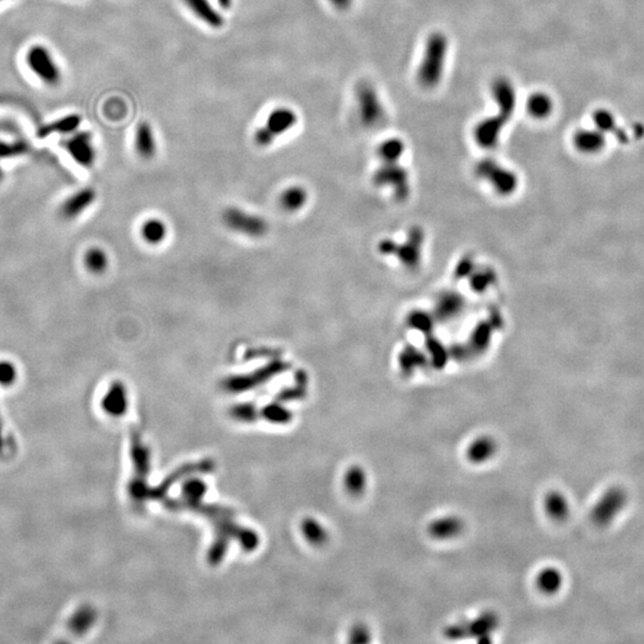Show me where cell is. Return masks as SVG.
I'll list each match as a JSON object with an SVG mask.
<instances>
[{
	"label": "cell",
	"mask_w": 644,
	"mask_h": 644,
	"mask_svg": "<svg viewBox=\"0 0 644 644\" xmlns=\"http://www.w3.org/2000/svg\"><path fill=\"white\" fill-rule=\"evenodd\" d=\"M449 39L444 32H432L425 42L424 54L418 67V83L424 89H434L444 77L448 59Z\"/></svg>",
	"instance_id": "1"
},
{
	"label": "cell",
	"mask_w": 644,
	"mask_h": 644,
	"mask_svg": "<svg viewBox=\"0 0 644 644\" xmlns=\"http://www.w3.org/2000/svg\"><path fill=\"white\" fill-rule=\"evenodd\" d=\"M25 63L36 78L47 86L59 85L63 72L51 51L44 44H34L25 53Z\"/></svg>",
	"instance_id": "2"
},
{
	"label": "cell",
	"mask_w": 644,
	"mask_h": 644,
	"mask_svg": "<svg viewBox=\"0 0 644 644\" xmlns=\"http://www.w3.org/2000/svg\"><path fill=\"white\" fill-rule=\"evenodd\" d=\"M299 122L297 114L291 108L278 106L267 115L264 126L259 127L255 133V142L259 147L272 145L276 139L290 131Z\"/></svg>",
	"instance_id": "3"
},
{
	"label": "cell",
	"mask_w": 644,
	"mask_h": 644,
	"mask_svg": "<svg viewBox=\"0 0 644 644\" xmlns=\"http://www.w3.org/2000/svg\"><path fill=\"white\" fill-rule=\"evenodd\" d=\"M358 116L363 126L375 128L385 120V108L373 84L361 83L356 90Z\"/></svg>",
	"instance_id": "4"
},
{
	"label": "cell",
	"mask_w": 644,
	"mask_h": 644,
	"mask_svg": "<svg viewBox=\"0 0 644 644\" xmlns=\"http://www.w3.org/2000/svg\"><path fill=\"white\" fill-rule=\"evenodd\" d=\"M289 369V364L281 359L269 363L266 366L246 375H238L232 378H226L224 381V388L231 393H240L246 392L250 389L256 388L258 385H263L265 382L275 378L276 375L283 373Z\"/></svg>",
	"instance_id": "5"
},
{
	"label": "cell",
	"mask_w": 644,
	"mask_h": 644,
	"mask_svg": "<svg viewBox=\"0 0 644 644\" xmlns=\"http://www.w3.org/2000/svg\"><path fill=\"white\" fill-rule=\"evenodd\" d=\"M224 222L233 232L250 238H262L269 231V224L263 217L244 212L239 208H228L224 212Z\"/></svg>",
	"instance_id": "6"
},
{
	"label": "cell",
	"mask_w": 644,
	"mask_h": 644,
	"mask_svg": "<svg viewBox=\"0 0 644 644\" xmlns=\"http://www.w3.org/2000/svg\"><path fill=\"white\" fill-rule=\"evenodd\" d=\"M476 174L489 181L500 193H510L517 188V176L510 169L491 159L479 161L476 166Z\"/></svg>",
	"instance_id": "7"
},
{
	"label": "cell",
	"mask_w": 644,
	"mask_h": 644,
	"mask_svg": "<svg viewBox=\"0 0 644 644\" xmlns=\"http://www.w3.org/2000/svg\"><path fill=\"white\" fill-rule=\"evenodd\" d=\"M63 148L72 160L84 169L95 165L97 150L94 143V136L90 131H77L71 138L63 142Z\"/></svg>",
	"instance_id": "8"
},
{
	"label": "cell",
	"mask_w": 644,
	"mask_h": 644,
	"mask_svg": "<svg viewBox=\"0 0 644 644\" xmlns=\"http://www.w3.org/2000/svg\"><path fill=\"white\" fill-rule=\"evenodd\" d=\"M626 494L621 488L613 487L601 496L592 510V520L604 527L616 518L626 505Z\"/></svg>",
	"instance_id": "9"
},
{
	"label": "cell",
	"mask_w": 644,
	"mask_h": 644,
	"mask_svg": "<svg viewBox=\"0 0 644 644\" xmlns=\"http://www.w3.org/2000/svg\"><path fill=\"white\" fill-rule=\"evenodd\" d=\"M498 626V617L494 613L487 612L479 616L474 622H464L452 625L445 631L450 638H461L463 636H489V633Z\"/></svg>",
	"instance_id": "10"
},
{
	"label": "cell",
	"mask_w": 644,
	"mask_h": 644,
	"mask_svg": "<svg viewBox=\"0 0 644 644\" xmlns=\"http://www.w3.org/2000/svg\"><path fill=\"white\" fill-rule=\"evenodd\" d=\"M491 97L498 106V115L508 122L517 106V91L515 85L510 79L505 77L495 79L491 85Z\"/></svg>",
	"instance_id": "11"
},
{
	"label": "cell",
	"mask_w": 644,
	"mask_h": 644,
	"mask_svg": "<svg viewBox=\"0 0 644 644\" xmlns=\"http://www.w3.org/2000/svg\"><path fill=\"white\" fill-rule=\"evenodd\" d=\"M507 121L499 115H493L481 120L474 128V139L481 147L486 150L494 148L499 143L500 136Z\"/></svg>",
	"instance_id": "12"
},
{
	"label": "cell",
	"mask_w": 644,
	"mask_h": 644,
	"mask_svg": "<svg viewBox=\"0 0 644 644\" xmlns=\"http://www.w3.org/2000/svg\"><path fill=\"white\" fill-rule=\"evenodd\" d=\"M573 145L575 150L586 155L600 153L605 148L606 134L595 127L581 128L574 133Z\"/></svg>",
	"instance_id": "13"
},
{
	"label": "cell",
	"mask_w": 644,
	"mask_h": 644,
	"mask_svg": "<svg viewBox=\"0 0 644 644\" xmlns=\"http://www.w3.org/2000/svg\"><path fill=\"white\" fill-rule=\"evenodd\" d=\"M96 198H97V195H96L95 190L91 188L79 190L63 200L61 209H60L61 215L67 220H73L75 217H80L86 209L90 208Z\"/></svg>",
	"instance_id": "14"
},
{
	"label": "cell",
	"mask_w": 644,
	"mask_h": 644,
	"mask_svg": "<svg viewBox=\"0 0 644 644\" xmlns=\"http://www.w3.org/2000/svg\"><path fill=\"white\" fill-rule=\"evenodd\" d=\"M185 6L193 12V16L212 29H220L224 25V18L210 0H183Z\"/></svg>",
	"instance_id": "15"
},
{
	"label": "cell",
	"mask_w": 644,
	"mask_h": 644,
	"mask_svg": "<svg viewBox=\"0 0 644 644\" xmlns=\"http://www.w3.org/2000/svg\"><path fill=\"white\" fill-rule=\"evenodd\" d=\"M375 181L380 185H392L397 193H405L408 190V174L402 166L395 164H385L375 174Z\"/></svg>",
	"instance_id": "16"
},
{
	"label": "cell",
	"mask_w": 644,
	"mask_h": 644,
	"mask_svg": "<svg viewBox=\"0 0 644 644\" xmlns=\"http://www.w3.org/2000/svg\"><path fill=\"white\" fill-rule=\"evenodd\" d=\"M464 529V522L462 519L455 515H445L433 520L428 525V534L432 539H455L456 536L462 534Z\"/></svg>",
	"instance_id": "17"
},
{
	"label": "cell",
	"mask_w": 644,
	"mask_h": 644,
	"mask_svg": "<svg viewBox=\"0 0 644 644\" xmlns=\"http://www.w3.org/2000/svg\"><path fill=\"white\" fill-rule=\"evenodd\" d=\"M127 397L126 387L121 382H114L103 397V409L112 417H120L123 412H126L128 405Z\"/></svg>",
	"instance_id": "18"
},
{
	"label": "cell",
	"mask_w": 644,
	"mask_h": 644,
	"mask_svg": "<svg viewBox=\"0 0 644 644\" xmlns=\"http://www.w3.org/2000/svg\"><path fill=\"white\" fill-rule=\"evenodd\" d=\"M135 150L140 157L145 160L153 159L157 154V140L154 130L150 123L143 122L139 124L135 133Z\"/></svg>",
	"instance_id": "19"
},
{
	"label": "cell",
	"mask_w": 644,
	"mask_h": 644,
	"mask_svg": "<svg viewBox=\"0 0 644 644\" xmlns=\"http://www.w3.org/2000/svg\"><path fill=\"white\" fill-rule=\"evenodd\" d=\"M555 102L551 96L543 91L531 94L527 98V109L531 117L534 120H546L554 112Z\"/></svg>",
	"instance_id": "20"
},
{
	"label": "cell",
	"mask_w": 644,
	"mask_h": 644,
	"mask_svg": "<svg viewBox=\"0 0 644 644\" xmlns=\"http://www.w3.org/2000/svg\"><path fill=\"white\" fill-rule=\"evenodd\" d=\"M82 124V117L77 114H70L58 118L53 122L48 123L46 126L41 127L37 135L39 138H47L53 134H72L78 131L79 127Z\"/></svg>",
	"instance_id": "21"
},
{
	"label": "cell",
	"mask_w": 644,
	"mask_h": 644,
	"mask_svg": "<svg viewBox=\"0 0 644 644\" xmlns=\"http://www.w3.org/2000/svg\"><path fill=\"white\" fill-rule=\"evenodd\" d=\"M498 445L491 437H479L469 445L467 456L474 463H483L495 455Z\"/></svg>",
	"instance_id": "22"
},
{
	"label": "cell",
	"mask_w": 644,
	"mask_h": 644,
	"mask_svg": "<svg viewBox=\"0 0 644 644\" xmlns=\"http://www.w3.org/2000/svg\"><path fill=\"white\" fill-rule=\"evenodd\" d=\"M308 193L300 185H294L284 190L279 197V205L285 212H299L306 205Z\"/></svg>",
	"instance_id": "23"
},
{
	"label": "cell",
	"mask_w": 644,
	"mask_h": 644,
	"mask_svg": "<svg viewBox=\"0 0 644 644\" xmlns=\"http://www.w3.org/2000/svg\"><path fill=\"white\" fill-rule=\"evenodd\" d=\"M84 266L92 275H102L109 267V257L101 247H91L85 252Z\"/></svg>",
	"instance_id": "24"
},
{
	"label": "cell",
	"mask_w": 644,
	"mask_h": 644,
	"mask_svg": "<svg viewBox=\"0 0 644 644\" xmlns=\"http://www.w3.org/2000/svg\"><path fill=\"white\" fill-rule=\"evenodd\" d=\"M140 234L147 244L159 245L167 236V227L164 221L159 219H148L142 224Z\"/></svg>",
	"instance_id": "25"
},
{
	"label": "cell",
	"mask_w": 644,
	"mask_h": 644,
	"mask_svg": "<svg viewBox=\"0 0 644 644\" xmlns=\"http://www.w3.org/2000/svg\"><path fill=\"white\" fill-rule=\"evenodd\" d=\"M544 507L546 513L555 520H563L569 515L568 500L560 491H551L546 495Z\"/></svg>",
	"instance_id": "26"
},
{
	"label": "cell",
	"mask_w": 644,
	"mask_h": 644,
	"mask_svg": "<svg viewBox=\"0 0 644 644\" xmlns=\"http://www.w3.org/2000/svg\"><path fill=\"white\" fill-rule=\"evenodd\" d=\"M536 584H537L539 591H542L543 593L554 594L561 588L562 584H563V578H562V574L560 570L553 568V567H548L546 569L539 572L537 579H536Z\"/></svg>",
	"instance_id": "27"
},
{
	"label": "cell",
	"mask_w": 644,
	"mask_h": 644,
	"mask_svg": "<svg viewBox=\"0 0 644 644\" xmlns=\"http://www.w3.org/2000/svg\"><path fill=\"white\" fill-rule=\"evenodd\" d=\"M405 142L399 138L387 139L378 147V157L385 164L399 162L401 157L405 154Z\"/></svg>",
	"instance_id": "28"
},
{
	"label": "cell",
	"mask_w": 644,
	"mask_h": 644,
	"mask_svg": "<svg viewBox=\"0 0 644 644\" xmlns=\"http://www.w3.org/2000/svg\"><path fill=\"white\" fill-rule=\"evenodd\" d=\"M592 121H593V127H595L597 129L601 130L603 133H610V131H612L616 128V116H614L612 111L606 109V108H600V109L593 111Z\"/></svg>",
	"instance_id": "29"
},
{
	"label": "cell",
	"mask_w": 644,
	"mask_h": 644,
	"mask_svg": "<svg viewBox=\"0 0 644 644\" xmlns=\"http://www.w3.org/2000/svg\"><path fill=\"white\" fill-rule=\"evenodd\" d=\"M345 484L347 491H350L351 494H361L366 487V472L361 468H351L346 475Z\"/></svg>",
	"instance_id": "30"
},
{
	"label": "cell",
	"mask_w": 644,
	"mask_h": 644,
	"mask_svg": "<svg viewBox=\"0 0 644 644\" xmlns=\"http://www.w3.org/2000/svg\"><path fill=\"white\" fill-rule=\"evenodd\" d=\"M17 380L16 366L11 361H0V385H11Z\"/></svg>",
	"instance_id": "31"
},
{
	"label": "cell",
	"mask_w": 644,
	"mask_h": 644,
	"mask_svg": "<svg viewBox=\"0 0 644 644\" xmlns=\"http://www.w3.org/2000/svg\"><path fill=\"white\" fill-rule=\"evenodd\" d=\"M25 150H27V145L24 142H15V143L0 142V157H16L18 154H23Z\"/></svg>",
	"instance_id": "32"
},
{
	"label": "cell",
	"mask_w": 644,
	"mask_h": 644,
	"mask_svg": "<svg viewBox=\"0 0 644 644\" xmlns=\"http://www.w3.org/2000/svg\"><path fill=\"white\" fill-rule=\"evenodd\" d=\"M306 530L311 541H314L315 543H322L326 541V532L322 530L318 524L315 525V522H307Z\"/></svg>",
	"instance_id": "33"
},
{
	"label": "cell",
	"mask_w": 644,
	"mask_h": 644,
	"mask_svg": "<svg viewBox=\"0 0 644 644\" xmlns=\"http://www.w3.org/2000/svg\"><path fill=\"white\" fill-rule=\"evenodd\" d=\"M351 640H354V642H369V631L364 626H358L352 631Z\"/></svg>",
	"instance_id": "34"
},
{
	"label": "cell",
	"mask_w": 644,
	"mask_h": 644,
	"mask_svg": "<svg viewBox=\"0 0 644 644\" xmlns=\"http://www.w3.org/2000/svg\"><path fill=\"white\" fill-rule=\"evenodd\" d=\"M330 5L338 11H346L352 6L354 0H328Z\"/></svg>",
	"instance_id": "35"
},
{
	"label": "cell",
	"mask_w": 644,
	"mask_h": 644,
	"mask_svg": "<svg viewBox=\"0 0 644 644\" xmlns=\"http://www.w3.org/2000/svg\"><path fill=\"white\" fill-rule=\"evenodd\" d=\"M217 3H219V6L221 8L229 10V8H232L233 0H217Z\"/></svg>",
	"instance_id": "36"
},
{
	"label": "cell",
	"mask_w": 644,
	"mask_h": 644,
	"mask_svg": "<svg viewBox=\"0 0 644 644\" xmlns=\"http://www.w3.org/2000/svg\"><path fill=\"white\" fill-rule=\"evenodd\" d=\"M0 177H1V171H0Z\"/></svg>",
	"instance_id": "37"
},
{
	"label": "cell",
	"mask_w": 644,
	"mask_h": 644,
	"mask_svg": "<svg viewBox=\"0 0 644 644\" xmlns=\"http://www.w3.org/2000/svg\"><path fill=\"white\" fill-rule=\"evenodd\" d=\"M1 1H4V0H0V3H1Z\"/></svg>",
	"instance_id": "38"
}]
</instances>
